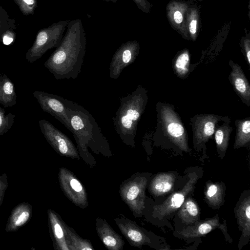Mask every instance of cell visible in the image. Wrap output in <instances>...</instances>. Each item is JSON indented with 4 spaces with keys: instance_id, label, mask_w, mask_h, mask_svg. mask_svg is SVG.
<instances>
[{
    "instance_id": "1",
    "label": "cell",
    "mask_w": 250,
    "mask_h": 250,
    "mask_svg": "<svg viewBox=\"0 0 250 250\" xmlns=\"http://www.w3.org/2000/svg\"><path fill=\"white\" fill-rule=\"evenodd\" d=\"M86 38L80 19L70 20L60 45L44 63L56 80L75 79L81 71Z\"/></svg>"
},
{
    "instance_id": "2",
    "label": "cell",
    "mask_w": 250,
    "mask_h": 250,
    "mask_svg": "<svg viewBox=\"0 0 250 250\" xmlns=\"http://www.w3.org/2000/svg\"><path fill=\"white\" fill-rule=\"evenodd\" d=\"M146 101V92L140 86L120 100V105L113 121L116 133L126 145L134 146L138 123Z\"/></svg>"
},
{
    "instance_id": "3",
    "label": "cell",
    "mask_w": 250,
    "mask_h": 250,
    "mask_svg": "<svg viewBox=\"0 0 250 250\" xmlns=\"http://www.w3.org/2000/svg\"><path fill=\"white\" fill-rule=\"evenodd\" d=\"M67 114L80 151L84 153L87 146L92 148L107 144L95 119L84 107L70 101Z\"/></svg>"
},
{
    "instance_id": "4",
    "label": "cell",
    "mask_w": 250,
    "mask_h": 250,
    "mask_svg": "<svg viewBox=\"0 0 250 250\" xmlns=\"http://www.w3.org/2000/svg\"><path fill=\"white\" fill-rule=\"evenodd\" d=\"M69 20H62L40 29L25 58L29 62L40 59L48 50L57 48L61 44Z\"/></svg>"
},
{
    "instance_id": "5",
    "label": "cell",
    "mask_w": 250,
    "mask_h": 250,
    "mask_svg": "<svg viewBox=\"0 0 250 250\" xmlns=\"http://www.w3.org/2000/svg\"><path fill=\"white\" fill-rule=\"evenodd\" d=\"M147 176L135 174L126 179L120 187L122 200L128 206L134 215L140 216L145 208V190Z\"/></svg>"
},
{
    "instance_id": "6",
    "label": "cell",
    "mask_w": 250,
    "mask_h": 250,
    "mask_svg": "<svg viewBox=\"0 0 250 250\" xmlns=\"http://www.w3.org/2000/svg\"><path fill=\"white\" fill-rule=\"evenodd\" d=\"M41 132L46 140L59 154L72 159H80L77 148L71 140L45 119L39 121Z\"/></svg>"
},
{
    "instance_id": "7",
    "label": "cell",
    "mask_w": 250,
    "mask_h": 250,
    "mask_svg": "<svg viewBox=\"0 0 250 250\" xmlns=\"http://www.w3.org/2000/svg\"><path fill=\"white\" fill-rule=\"evenodd\" d=\"M33 94L43 111L53 116L71 132V124L67 114L70 100L44 91L36 90Z\"/></svg>"
},
{
    "instance_id": "8",
    "label": "cell",
    "mask_w": 250,
    "mask_h": 250,
    "mask_svg": "<svg viewBox=\"0 0 250 250\" xmlns=\"http://www.w3.org/2000/svg\"><path fill=\"white\" fill-rule=\"evenodd\" d=\"M198 178V175L196 173L189 174L188 182L181 190L171 194L161 204L153 207V216L162 220L179 208L193 190Z\"/></svg>"
},
{
    "instance_id": "9",
    "label": "cell",
    "mask_w": 250,
    "mask_h": 250,
    "mask_svg": "<svg viewBox=\"0 0 250 250\" xmlns=\"http://www.w3.org/2000/svg\"><path fill=\"white\" fill-rule=\"evenodd\" d=\"M59 179L63 193L74 204L82 208L88 206L86 190L71 171L65 167L60 168Z\"/></svg>"
},
{
    "instance_id": "10",
    "label": "cell",
    "mask_w": 250,
    "mask_h": 250,
    "mask_svg": "<svg viewBox=\"0 0 250 250\" xmlns=\"http://www.w3.org/2000/svg\"><path fill=\"white\" fill-rule=\"evenodd\" d=\"M140 44L136 41L123 43L113 55L109 66V76L117 79L122 71L133 63L139 54Z\"/></svg>"
},
{
    "instance_id": "11",
    "label": "cell",
    "mask_w": 250,
    "mask_h": 250,
    "mask_svg": "<svg viewBox=\"0 0 250 250\" xmlns=\"http://www.w3.org/2000/svg\"><path fill=\"white\" fill-rule=\"evenodd\" d=\"M192 0H171L166 8V16L171 27L184 39L188 40L185 25V15Z\"/></svg>"
},
{
    "instance_id": "12",
    "label": "cell",
    "mask_w": 250,
    "mask_h": 250,
    "mask_svg": "<svg viewBox=\"0 0 250 250\" xmlns=\"http://www.w3.org/2000/svg\"><path fill=\"white\" fill-rule=\"evenodd\" d=\"M115 221L130 245L141 247L151 242L145 231L133 221L121 214L115 219Z\"/></svg>"
},
{
    "instance_id": "13",
    "label": "cell",
    "mask_w": 250,
    "mask_h": 250,
    "mask_svg": "<svg viewBox=\"0 0 250 250\" xmlns=\"http://www.w3.org/2000/svg\"><path fill=\"white\" fill-rule=\"evenodd\" d=\"M226 226L221 225L218 214L202 221H198L193 225L188 226L176 232L177 235L183 238H195L206 235L213 229L221 228L223 230ZM222 230V231H223Z\"/></svg>"
},
{
    "instance_id": "14",
    "label": "cell",
    "mask_w": 250,
    "mask_h": 250,
    "mask_svg": "<svg viewBox=\"0 0 250 250\" xmlns=\"http://www.w3.org/2000/svg\"><path fill=\"white\" fill-rule=\"evenodd\" d=\"M235 216L242 231L240 240L249 239L250 236V194L245 191L234 208Z\"/></svg>"
},
{
    "instance_id": "15",
    "label": "cell",
    "mask_w": 250,
    "mask_h": 250,
    "mask_svg": "<svg viewBox=\"0 0 250 250\" xmlns=\"http://www.w3.org/2000/svg\"><path fill=\"white\" fill-rule=\"evenodd\" d=\"M96 229L97 234L105 247L110 250H122L125 241L106 222L101 218L96 220Z\"/></svg>"
},
{
    "instance_id": "16",
    "label": "cell",
    "mask_w": 250,
    "mask_h": 250,
    "mask_svg": "<svg viewBox=\"0 0 250 250\" xmlns=\"http://www.w3.org/2000/svg\"><path fill=\"white\" fill-rule=\"evenodd\" d=\"M193 127V143L194 146L202 145L207 142L215 131V123L218 119L214 116L200 117Z\"/></svg>"
},
{
    "instance_id": "17",
    "label": "cell",
    "mask_w": 250,
    "mask_h": 250,
    "mask_svg": "<svg viewBox=\"0 0 250 250\" xmlns=\"http://www.w3.org/2000/svg\"><path fill=\"white\" fill-rule=\"evenodd\" d=\"M185 25L188 40L195 41L201 27L200 11L199 6L192 2L185 15Z\"/></svg>"
},
{
    "instance_id": "18",
    "label": "cell",
    "mask_w": 250,
    "mask_h": 250,
    "mask_svg": "<svg viewBox=\"0 0 250 250\" xmlns=\"http://www.w3.org/2000/svg\"><path fill=\"white\" fill-rule=\"evenodd\" d=\"M175 181V176L171 172L159 173L150 183V192L156 196L165 195L172 190Z\"/></svg>"
},
{
    "instance_id": "19",
    "label": "cell",
    "mask_w": 250,
    "mask_h": 250,
    "mask_svg": "<svg viewBox=\"0 0 250 250\" xmlns=\"http://www.w3.org/2000/svg\"><path fill=\"white\" fill-rule=\"evenodd\" d=\"M166 132L171 141L182 150H189L184 128L175 119H168L166 124Z\"/></svg>"
},
{
    "instance_id": "20",
    "label": "cell",
    "mask_w": 250,
    "mask_h": 250,
    "mask_svg": "<svg viewBox=\"0 0 250 250\" xmlns=\"http://www.w3.org/2000/svg\"><path fill=\"white\" fill-rule=\"evenodd\" d=\"M49 217L57 249L61 250H70L64 227L65 223L53 212L50 211Z\"/></svg>"
},
{
    "instance_id": "21",
    "label": "cell",
    "mask_w": 250,
    "mask_h": 250,
    "mask_svg": "<svg viewBox=\"0 0 250 250\" xmlns=\"http://www.w3.org/2000/svg\"><path fill=\"white\" fill-rule=\"evenodd\" d=\"M225 186L223 183L209 182L206 183L204 194L209 206L213 208H219L224 203Z\"/></svg>"
},
{
    "instance_id": "22",
    "label": "cell",
    "mask_w": 250,
    "mask_h": 250,
    "mask_svg": "<svg viewBox=\"0 0 250 250\" xmlns=\"http://www.w3.org/2000/svg\"><path fill=\"white\" fill-rule=\"evenodd\" d=\"M17 104V94L14 83L5 74L0 75V104L9 107Z\"/></svg>"
},
{
    "instance_id": "23",
    "label": "cell",
    "mask_w": 250,
    "mask_h": 250,
    "mask_svg": "<svg viewBox=\"0 0 250 250\" xmlns=\"http://www.w3.org/2000/svg\"><path fill=\"white\" fill-rule=\"evenodd\" d=\"M178 215L183 223L193 224L199 221L200 209L195 201L190 197L187 198L181 205Z\"/></svg>"
},
{
    "instance_id": "24",
    "label": "cell",
    "mask_w": 250,
    "mask_h": 250,
    "mask_svg": "<svg viewBox=\"0 0 250 250\" xmlns=\"http://www.w3.org/2000/svg\"><path fill=\"white\" fill-rule=\"evenodd\" d=\"M230 77L232 83L236 91L244 99L249 103L250 86L239 65H233Z\"/></svg>"
},
{
    "instance_id": "25",
    "label": "cell",
    "mask_w": 250,
    "mask_h": 250,
    "mask_svg": "<svg viewBox=\"0 0 250 250\" xmlns=\"http://www.w3.org/2000/svg\"><path fill=\"white\" fill-rule=\"evenodd\" d=\"M64 227L66 232L70 250H93L92 244L87 239L79 236L73 229L65 223Z\"/></svg>"
},
{
    "instance_id": "26",
    "label": "cell",
    "mask_w": 250,
    "mask_h": 250,
    "mask_svg": "<svg viewBox=\"0 0 250 250\" xmlns=\"http://www.w3.org/2000/svg\"><path fill=\"white\" fill-rule=\"evenodd\" d=\"M250 141V121L249 120L241 121L238 124L234 148L237 149L246 146Z\"/></svg>"
},
{
    "instance_id": "27",
    "label": "cell",
    "mask_w": 250,
    "mask_h": 250,
    "mask_svg": "<svg viewBox=\"0 0 250 250\" xmlns=\"http://www.w3.org/2000/svg\"><path fill=\"white\" fill-rule=\"evenodd\" d=\"M231 130L228 126H222L215 133L217 150L219 157L222 159L226 153Z\"/></svg>"
},
{
    "instance_id": "28",
    "label": "cell",
    "mask_w": 250,
    "mask_h": 250,
    "mask_svg": "<svg viewBox=\"0 0 250 250\" xmlns=\"http://www.w3.org/2000/svg\"><path fill=\"white\" fill-rule=\"evenodd\" d=\"M15 117L16 115L11 113H6V110L0 106V136L12 128Z\"/></svg>"
},
{
    "instance_id": "29",
    "label": "cell",
    "mask_w": 250,
    "mask_h": 250,
    "mask_svg": "<svg viewBox=\"0 0 250 250\" xmlns=\"http://www.w3.org/2000/svg\"><path fill=\"white\" fill-rule=\"evenodd\" d=\"M11 28H16L15 21L10 19L7 13L0 6V41L3 34Z\"/></svg>"
},
{
    "instance_id": "30",
    "label": "cell",
    "mask_w": 250,
    "mask_h": 250,
    "mask_svg": "<svg viewBox=\"0 0 250 250\" xmlns=\"http://www.w3.org/2000/svg\"><path fill=\"white\" fill-rule=\"evenodd\" d=\"M25 16L33 15L37 7V0H13Z\"/></svg>"
},
{
    "instance_id": "31",
    "label": "cell",
    "mask_w": 250,
    "mask_h": 250,
    "mask_svg": "<svg viewBox=\"0 0 250 250\" xmlns=\"http://www.w3.org/2000/svg\"><path fill=\"white\" fill-rule=\"evenodd\" d=\"M189 61V53L187 49H185L179 54L176 60L175 65L177 70L180 72H185Z\"/></svg>"
},
{
    "instance_id": "32",
    "label": "cell",
    "mask_w": 250,
    "mask_h": 250,
    "mask_svg": "<svg viewBox=\"0 0 250 250\" xmlns=\"http://www.w3.org/2000/svg\"><path fill=\"white\" fill-rule=\"evenodd\" d=\"M245 36L241 39V45L246 56L249 64L250 63V34L246 33Z\"/></svg>"
},
{
    "instance_id": "33",
    "label": "cell",
    "mask_w": 250,
    "mask_h": 250,
    "mask_svg": "<svg viewBox=\"0 0 250 250\" xmlns=\"http://www.w3.org/2000/svg\"><path fill=\"white\" fill-rule=\"evenodd\" d=\"M15 28H11L5 32L1 38V41L5 45H9L12 43L16 38V33L14 30Z\"/></svg>"
},
{
    "instance_id": "34",
    "label": "cell",
    "mask_w": 250,
    "mask_h": 250,
    "mask_svg": "<svg viewBox=\"0 0 250 250\" xmlns=\"http://www.w3.org/2000/svg\"><path fill=\"white\" fill-rule=\"evenodd\" d=\"M138 8L143 12L148 13L152 8V5L147 0H132Z\"/></svg>"
},
{
    "instance_id": "35",
    "label": "cell",
    "mask_w": 250,
    "mask_h": 250,
    "mask_svg": "<svg viewBox=\"0 0 250 250\" xmlns=\"http://www.w3.org/2000/svg\"><path fill=\"white\" fill-rule=\"evenodd\" d=\"M29 217V212L26 211H23L15 221V225L17 227H20L23 225L27 221Z\"/></svg>"
},
{
    "instance_id": "36",
    "label": "cell",
    "mask_w": 250,
    "mask_h": 250,
    "mask_svg": "<svg viewBox=\"0 0 250 250\" xmlns=\"http://www.w3.org/2000/svg\"><path fill=\"white\" fill-rule=\"evenodd\" d=\"M107 2H112L114 4H116L117 3V0H102Z\"/></svg>"
},
{
    "instance_id": "37",
    "label": "cell",
    "mask_w": 250,
    "mask_h": 250,
    "mask_svg": "<svg viewBox=\"0 0 250 250\" xmlns=\"http://www.w3.org/2000/svg\"><path fill=\"white\" fill-rule=\"evenodd\" d=\"M197 0V1H200V2H201L203 1V0Z\"/></svg>"
}]
</instances>
